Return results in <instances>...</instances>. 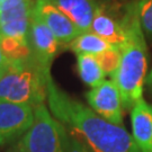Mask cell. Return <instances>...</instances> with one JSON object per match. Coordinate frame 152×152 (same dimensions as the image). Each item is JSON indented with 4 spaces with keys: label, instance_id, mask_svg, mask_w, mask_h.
Returning <instances> with one entry per match:
<instances>
[{
    "label": "cell",
    "instance_id": "obj_1",
    "mask_svg": "<svg viewBox=\"0 0 152 152\" xmlns=\"http://www.w3.org/2000/svg\"><path fill=\"white\" fill-rule=\"evenodd\" d=\"M46 102L55 120L92 152H141L123 126L106 121L71 97L55 85L53 78L49 82Z\"/></svg>",
    "mask_w": 152,
    "mask_h": 152
},
{
    "label": "cell",
    "instance_id": "obj_2",
    "mask_svg": "<svg viewBox=\"0 0 152 152\" xmlns=\"http://www.w3.org/2000/svg\"><path fill=\"white\" fill-rule=\"evenodd\" d=\"M121 23L125 32V42L120 46V65L110 78L121 92L123 108L132 109L142 99L148 70V48L136 1L126 7Z\"/></svg>",
    "mask_w": 152,
    "mask_h": 152
},
{
    "label": "cell",
    "instance_id": "obj_3",
    "mask_svg": "<svg viewBox=\"0 0 152 152\" xmlns=\"http://www.w3.org/2000/svg\"><path fill=\"white\" fill-rule=\"evenodd\" d=\"M51 79V70L43 66L33 55L12 61L0 80V99L35 108L48 100Z\"/></svg>",
    "mask_w": 152,
    "mask_h": 152
},
{
    "label": "cell",
    "instance_id": "obj_4",
    "mask_svg": "<svg viewBox=\"0 0 152 152\" xmlns=\"http://www.w3.org/2000/svg\"><path fill=\"white\" fill-rule=\"evenodd\" d=\"M63 133L64 126L43 104L34 108V123L18 142L28 152H65Z\"/></svg>",
    "mask_w": 152,
    "mask_h": 152
},
{
    "label": "cell",
    "instance_id": "obj_5",
    "mask_svg": "<svg viewBox=\"0 0 152 152\" xmlns=\"http://www.w3.org/2000/svg\"><path fill=\"white\" fill-rule=\"evenodd\" d=\"M33 123V107L0 99V147L19 140Z\"/></svg>",
    "mask_w": 152,
    "mask_h": 152
},
{
    "label": "cell",
    "instance_id": "obj_6",
    "mask_svg": "<svg viewBox=\"0 0 152 152\" xmlns=\"http://www.w3.org/2000/svg\"><path fill=\"white\" fill-rule=\"evenodd\" d=\"M90 108L115 125L123 126V103L118 88L112 79L105 80L99 86L91 88L86 94Z\"/></svg>",
    "mask_w": 152,
    "mask_h": 152
},
{
    "label": "cell",
    "instance_id": "obj_7",
    "mask_svg": "<svg viewBox=\"0 0 152 152\" xmlns=\"http://www.w3.org/2000/svg\"><path fill=\"white\" fill-rule=\"evenodd\" d=\"M34 0H4L0 4V36L27 38Z\"/></svg>",
    "mask_w": 152,
    "mask_h": 152
},
{
    "label": "cell",
    "instance_id": "obj_8",
    "mask_svg": "<svg viewBox=\"0 0 152 152\" xmlns=\"http://www.w3.org/2000/svg\"><path fill=\"white\" fill-rule=\"evenodd\" d=\"M27 39L33 56L43 66L51 70L52 62L61 44L34 11L29 22Z\"/></svg>",
    "mask_w": 152,
    "mask_h": 152
},
{
    "label": "cell",
    "instance_id": "obj_9",
    "mask_svg": "<svg viewBox=\"0 0 152 152\" xmlns=\"http://www.w3.org/2000/svg\"><path fill=\"white\" fill-rule=\"evenodd\" d=\"M33 11L62 45H68L81 34L79 28L49 0H34Z\"/></svg>",
    "mask_w": 152,
    "mask_h": 152
},
{
    "label": "cell",
    "instance_id": "obj_10",
    "mask_svg": "<svg viewBox=\"0 0 152 152\" xmlns=\"http://www.w3.org/2000/svg\"><path fill=\"white\" fill-rule=\"evenodd\" d=\"M132 136L141 152H152V106L143 98L131 109Z\"/></svg>",
    "mask_w": 152,
    "mask_h": 152
},
{
    "label": "cell",
    "instance_id": "obj_11",
    "mask_svg": "<svg viewBox=\"0 0 152 152\" xmlns=\"http://www.w3.org/2000/svg\"><path fill=\"white\" fill-rule=\"evenodd\" d=\"M62 11L81 33L90 32L95 12L99 7L97 0H49Z\"/></svg>",
    "mask_w": 152,
    "mask_h": 152
},
{
    "label": "cell",
    "instance_id": "obj_12",
    "mask_svg": "<svg viewBox=\"0 0 152 152\" xmlns=\"http://www.w3.org/2000/svg\"><path fill=\"white\" fill-rule=\"evenodd\" d=\"M90 32L114 46L120 48L125 42V32L121 20L107 14L102 6H99L95 12Z\"/></svg>",
    "mask_w": 152,
    "mask_h": 152
},
{
    "label": "cell",
    "instance_id": "obj_13",
    "mask_svg": "<svg viewBox=\"0 0 152 152\" xmlns=\"http://www.w3.org/2000/svg\"><path fill=\"white\" fill-rule=\"evenodd\" d=\"M66 46L73 53H76V55L87 54L97 56L105 51L112 49L114 45L107 43L106 41H104L103 38L99 37L94 33L86 32L81 33L78 37L75 38Z\"/></svg>",
    "mask_w": 152,
    "mask_h": 152
},
{
    "label": "cell",
    "instance_id": "obj_14",
    "mask_svg": "<svg viewBox=\"0 0 152 152\" xmlns=\"http://www.w3.org/2000/svg\"><path fill=\"white\" fill-rule=\"evenodd\" d=\"M77 71L87 86L95 88L105 81V72L95 55H77Z\"/></svg>",
    "mask_w": 152,
    "mask_h": 152
},
{
    "label": "cell",
    "instance_id": "obj_15",
    "mask_svg": "<svg viewBox=\"0 0 152 152\" xmlns=\"http://www.w3.org/2000/svg\"><path fill=\"white\" fill-rule=\"evenodd\" d=\"M0 38H1L2 51L9 62L27 59L32 55L27 38L2 37V36H0Z\"/></svg>",
    "mask_w": 152,
    "mask_h": 152
},
{
    "label": "cell",
    "instance_id": "obj_16",
    "mask_svg": "<svg viewBox=\"0 0 152 152\" xmlns=\"http://www.w3.org/2000/svg\"><path fill=\"white\" fill-rule=\"evenodd\" d=\"M99 64L104 70L105 75L113 76L115 71L117 70L121 61V50L118 46H113L112 49L103 52L102 54L96 56Z\"/></svg>",
    "mask_w": 152,
    "mask_h": 152
},
{
    "label": "cell",
    "instance_id": "obj_17",
    "mask_svg": "<svg viewBox=\"0 0 152 152\" xmlns=\"http://www.w3.org/2000/svg\"><path fill=\"white\" fill-rule=\"evenodd\" d=\"M140 25L144 35L152 41V0L136 1Z\"/></svg>",
    "mask_w": 152,
    "mask_h": 152
},
{
    "label": "cell",
    "instance_id": "obj_18",
    "mask_svg": "<svg viewBox=\"0 0 152 152\" xmlns=\"http://www.w3.org/2000/svg\"><path fill=\"white\" fill-rule=\"evenodd\" d=\"M63 143H64L65 152H91V150L76 136L71 135L64 127L63 133Z\"/></svg>",
    "mask_w": 152,
    "mask_h": 152
},
{
    "label": "cell",
    "instance_id": "obj_19",
    "mask_svg": "<svg viewBox=\"0 0 152 152\" xmlns=\"http://www.w3.org/2000/svg\"><path fill=\"white\" fill-rule=\"evenodd\" d=\"M9 63H10V62L6 58L5 53H4V51H2V48H1V38H0V69H1V70H7Z\"/></svg>",
    "mask_w": 152,
    "mask_h": 152
},
{
    "label": "cell",
    "instance_id": "obj_20",
    "mask_svg": "<svg viewBox=\"0 0 152 152\" xmlns=\"http://www.w3.org/2000/svg\"><path fill=\"white\" fill-rule=\"evenodd\" d=\"M7 152H28V151L27 150H25V149L22 147V144L17 141V143H15L14 145H11V147L8 149V151Z\"/></svg>",
    "mask_w": 152,
    "mask_h": 152
},
{
    "label": "cell",
    "instance_id": "obj_21",
    "mask_svg": "<svg viewBox=\"0 0 152 152\" xmlns=\"http://www.w3.org/2000/svg\"><path fill=\"white\" fill-rule=\"evenodd\" d=\"M145 82H147V86L150 88V90L152 91V70L150 71V73L148 75L147 79H145Z\"/></svg>",
    "mask_w": 152,
    "mask_h": 152
},
{
    "label": "cell",
    "instance_id": "obj_22",
    "mask_svg": "<svg viewBox=\"0 0 152 152\" xmlns=\"http://www.w3.org/2000/svg\"><path fill=\"white\" fill-rule=\"evenodd\" d=\"M5 72H6V70H1V69H0V80L2 79V77H4V75H5Z\"/></svg>",
    "mask_w": 152,
    "mask_h": 152
}]
</instances>
